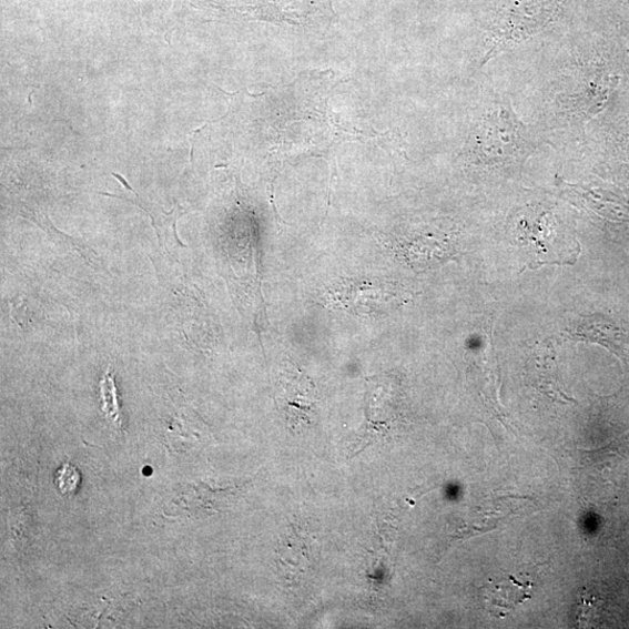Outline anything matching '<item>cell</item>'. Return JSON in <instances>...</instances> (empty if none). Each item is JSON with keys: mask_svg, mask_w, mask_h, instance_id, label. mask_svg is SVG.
<instances>
[{"mask_svg": "<svg viewBox=\"0 0 629 629\" xmlns=\"http://www.w3.org/2000/svg\"><path fill=\"white\" fill-rule=\"evenodd\" d=\"M481 160L489 165H520L531 151L527 126L509 106L485 115L477 135Z\"/></svg>", "mask_w": 629, "mask_h": 629, "instance_id": "1", "label": "cell"}, {"mask_svg": "<svg viewBox=\"0 0 629 629\" xmlns=\"http://www.w3.org/2000/svg\"><path fill=\"white\" fill-rule=\"evenodd\" d=\"M559 0H510L497 32L494 49L485 62L501 53L506 47L542 31L557 12Z\"/></svg>", "mask_w": 629, "mask_h": 629, "instance_id": "2", "label": "cell"}, {"mask_svg": "<svg viewBox=\"0 0 629 629\" xmlns=\"http://www.w3.org/2000/svg\"><path fill=\"white\" fill-rule=\"evenodd\" d=\"M399 293L382 280L343 278L329 291L335 307L359 316L386 314L398 303Z\"/></svg>", "mask_w": 629, "mask_h": 629, "instance_id": "3", "label": "cell"}, {"mask_svg": "<svg viewBox=\"0 0 629 629\" xmlns=\"http://www.w3.org/2000/svg\"><path fill=\"white\" fill-rule=\"evenodd\" d=\"M278 403L285 410L293 427L311 423L316 406V390L313 383L297 371L286 369L282 381Z\"/></svg>", "mask_w": 629, "mask_h": 629, "instance_id": "4", "label": "cell"}, {"mask_svg": "<svg viewBox=\"0 0 629 629\" xmlns=\"http://www.w3.org/2000/svg\"><path fill=\"white\" fill-rule=\"evenodd\" d=\"M568 337L576 342L601 345L619 359H626V334L609 317L602 315L581 317L570 324Z\"/></svg>", "mask_w": 629, "mask_h": 629, "instance_id": "5", "label": "cell"}, {"mask_svg": "<svg viewBox=\"0 0 629 629\" xmlns=\"http://www.w3.org/2000/svg\"><path fill=\"white\" fill-rule=\"evenodd\" d=\"M562 185L567 199L576 205H582L606 220L629 223V199L626 196L567 182Z\"/></svg>", "mask_w": 629, "mask_h": 629, "instance_id": "6", "label": "cell"}, {"mask_svg": "<svg viewBox=\"0 0 629 629\" xmlns=\"http://www.w3.org/2000/svg\"><path fill=\"white\" fill-rule=\"evenodd\" d=\"M530 592L531 585L529 582L523 585V582L510 577L499 586L485 589L484 598L487 606L493 609V613L505 617L528 599Z\"/></svg>", "mask_w": 629, "mask_h": 629, "instance_id": "7", "label": "cell"}, {"mask_svg": "<svg viewBox=\"0 0 629 629\" xmlns=\"http://www.w3.org/2000/svg\"><path fill=\"white\" fill-rule=\"evenodd\" d=\"M132 194L136 199V204L145 209L152 217L160 242H163L168 250L176 251L175 248L184 247L179 241L175 230L176 220L183 214L182 209L176 204L173 212L168 214L159 205L143 201L136 193L132 192Z\"/></svg>", "mask_w": 629, "mask_h": 629, "instance_id": "8", "label": "cell"}, {"mask_svg": "<svg viewBox=\"0 0 629 629\" xmlns=\"http://www.w3.org/2000/svg\"><path fill=\"white\" fill-rule=\"evenodd\" d=\"M80 481V474L72 464H63L55 476V484L63 496L74 495Z\"/></svg>", "mask_w": 629, "mask_h": 629, "instance_id": "9", "label": "cell"}]
</instances>
